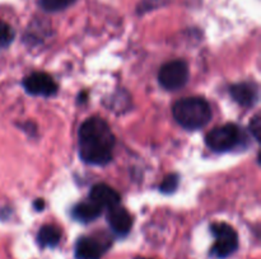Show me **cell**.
Masks as SVG:
<instances>
[{"mask_svg": "<svg viewBox=\"0 0 261 259\" xmlns=\"http://www.w3.org/2000/svg\"><path fill=\"white\" fill-rule=\"evenodd\" d=\"M43 207H45V202H43V200H36V202H35L36 210L41 211V210H43Z\"/></svg>", "mask_w": 261, "mask_h": 259, "instance_id": "cell-17", "label": "cell"}, {"mask_svg": "<svg viewBox=\"0 0 261 259\" xmlns=\"http://www.w3.org/2000/svg\"><path fill=\"white\" fill-rule=\"evenodd\" d=\"M212 234L216 238L211 249V255L217 259H226L239 249V235L231 225L226 222H214L211 225Z\"/></svg>", "mask_w": 261, "mask_h": 259, "instance_id": "cell-3", "label": "cell"}, {"mask_svg": "<svg viewBox=\"0 0 261 259\" xmlns=\"http://www.w3.org/2000/svg\"><path fill=\"white\" fill-rule=\"evenodd\" d=\"M89 200L93 201L96 205H98L101 208H112L120 205V197L119 193L110 185L99 183L92 187L91 195H89Z\"/></svg>", "mask_w": 261, "mask_h": 259, "instance_id": "cell-10", "label": "cell"}, {"mask_svg": "<svg viewBox=\"0 0 261 259\" xmlns=\"http://www.w3.org/2000/svg\"><path fill=\"white\" fill-rule=\"evenodd\" d=\"M160 84L167 90H178L189 80V66L182 60H173L165 63L158 73Z\"/></svg>", "mask_w": 261, "mask_h": 259, "instance_id": "cell-5", "label": "cell"}, {"mask_svg": "<svg viewBox=\"0 0 261 259\" xmlns=\"http://www.w3.org/2000/svg\"><path fill=\"white\" fill-rule=\"evenodd\" d=\"M116 141L105 119L91 117L78 131L79 156L84 163L103 167L112 160Z\"/></svg>", "mask_w": 261, "mask_h": 259, "instance_id": "cell-1", "label": "cell"}, {"mask_svg": "<svg viewBox=\"0 0 261 259\" xmlns=\"http://www.w3.org/2000/svg\"><path fill=\"white\" fill-rule=\"evenodd\" d=\"M250 132L255 137L256 141H260V132H261V118L259 114L254 117L250 122Z\"/></svg>", "mask_w": 261, "mask_h": 259, "instance_id": "cell-16", "label": "cell"}, {"mask_svg": "<svg viewBox=\"0 0 261 259\" xmlns=\"http://www.w3.org/2000/svg\"><path fill=\"white\" fill-rule=\"evenodd\" d=\"M102 208L93 201H84L74 206L71 215L79 222H92L101 215Z\"/></svg>", "mask_w": 261, "mask_h": 259, "instance_id": "cell-11", "label": "cell"}, {"mask_svg": "<svg viewBox=\"0 0 261 259\" xmlns=\"http://www.w3.org/2000/svg\"><path fill=\"white\" fill-rule=\"evenodd\" d=\"M23 86L25 91L31 95L37 96H53L58 91V85L53 76L46 73H33L25 76L23 80Z\"/></svg>", "mask_w": 261, "mask_h": 259, "instance_id": "cell-7", "label": "cell"}, {"mask_svg": "<svg viewBox=\"0 0 261 259\" xmlns=\"http://www.w3.org/2000/svg\"><path fill=\"white\" fill-rule=\"evenodd\" d=\"M134 259H150V258H144V256H137V258Z\"/></svg>", "mask_w": 261, "mask_h": 259, "instance_id": "cell-18", "label": "cell"}, {"mask_svg": "<svg viewBox=\"0 0 261 259\" xmlns=\"http://www.w3.org/2000/svg\"><path fill=\"white\" fill-rule=\"evenodd\" d=\"M229 93H231L232 98L240 104V106L245 107V108H250L254 107L259 101V89L257 85L254 83H239L234 84L229 88Z\"/></svg>", "mask_w": 261, "mask_h": 259, "instance_id": "cell-9", "label": "cell"}, {"mask_svg": "<svg viewBox=\"0 0 261 259\" xmlns=\"http://www.w3.org/2000/svg\"><path fill=\"white\" fill-rule=\"evenodd\" d=\"M173 117L184 128H203L212 119V108L208 102L200 96L182 98L173 106Z\"/></svg>", "mask_w": 261, "mask_h": 259, "instance_id": "cell-2", "label": "cell"}, {"mask_svg": "<svg viewBox=\"0 0 261 259\" xmlns=\"http://www.w3.org/2000/svg\"><path fill=\"white\" fill-rule=\"evenodd\" d=\"M15 32L7 22L0 20V48H5L14 41Z\"/></svg>", "mask_w": 261, "mask_h": 259, "instance_id": "cell-14", "label": "cell"}, {"mask_svg": "<svg viewBox=\"0 0 261 259\" xmlns=\"http://www.w3.org/2000/svg\"><path fill=\"white\" fill-rule=\"evenodd\" d=\"M61 240V230L55 225H43L37 234L41 248H55Z\"/></svg>", "mask_w": 261, "mask_h": 259, "instance_id": "cell-12", "label": "cell"}, {"mask_svg": "<svg viewBox=\"0 0 261 259\" xmlns=\"http://www.w3.org/2000/svg\"><path fill=\"white\" fill-rule=\"evenodd\" d=\"M76 0H40V5L45 12L56 13L73 5Z\"/></svg>", "mask_w": 261, "mask_h": 259, "instance_id": "cell-13", "label": "cell"}, {"mask_svg": "<svg viewBox=\"0 0 261 259\" xmlns=\"http://www.w3.org/2000/svg\"><path fill=\"white\" fill-rule=\"evenodd\" d=\"M107 222H109L111 230L116 234L117 236H126L130 233L133 226V217L126 208L121 206H116L109 210L107 215Z\"/></svg>", "mask_w": 261, "mask_h": 259, "instance_id": "cell-8", "label": "cell"}, {"mask_svg": "<svg viewBox=\"0 0 261 259\" xmlns=\"http://www.w3.org/2000/svg\"><path fill=\"white\" fill-rule=\"evenodd\" d=\"M178 187V175L175 174V173H171L167 177L163 179L162 184H161L160 189L162 193H166V195H170V193H173Z\"/></svg>", "mask_w": 261, "mask_h": 259, "instance_id": "cell-15", "label": "cell"}, {"mask_svg": "<svg viewBox=\"0 0 261 259\" xmlns=\"http://www.w3.org/2000/svg\"><path fill=\"white\" fill-rule=\"evenodd\" d=\"M206 145L213 151L226 152L236 149L244 141V134L237 124L227 123L216 127L206 135Z\"/></svg>", "mask_w": 261, "mask_h": 259, "instance_id": "cell-4", "label": "cell"}, {"mask_svg": "<svg viewBox=\"0 0 261 259\" xmlns=\"http://www.w3.org/2000/svg\"><path fill=\"white\" fill-rule=\"evenodd\" d=\"M110 243L97 236H82L74 248L75 259H101L109 250Z\"/></svg>", "mask_w": 261, "mask_h": 259, "instance_id": "cell-6", "label": "cell"}]
</instances>
